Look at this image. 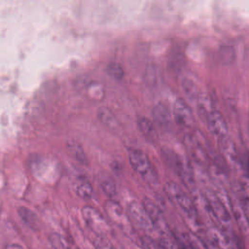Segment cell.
Here are the masks:
<instances>
[{
    "mask_svg": "<svg viewBox=\"0 0 249 249\" xmlns=\"http://www.w3.org/2000/svg\"><path fill=\"white\" fill-rule=\"evenodd\" d=\"M163 191L167 197L173 201L184 212L190 222L195 226V229H199V221L197 208L193 199L182 190L176 183L168 181L163 186Z\"/></svg>",
    "mask_w": 249,
    "mask_h": 249,
    "instance_id": "1",
    "label": "cell"
},
{
    "mask_svg": "<svg viewBox=\"0 0 249 249\" xmlns=\"http://www.w3.org/2000/svg\"><path fill=\"white\" fill-rule=\"evenodd\" d=\"M128 160L131 167L148 184L156 185L158 183L157 173L152 165L148 156L141 150L131 149L128 152Z\"/></svg>",
    "mask_w": 249,
    "mask_h": 249,
    "instance_id": "2",
    "label": "cell"
},
{
    "mask_svg": "<svg viewBox=\"0 0 249 249\" xmlns=\"http://www.w3.org/2000/svg\"><path fill=\"white\" fill-rule=\"evenodd\" d=\"M162 156L168 165L178 174L181 180L188 186H194V172L191 164L183 157L170 150H162Z\"/></svg>",
    "mask_w": 249,
    "mask_h": 249,
    "instance_id": "3",
    "label": "cell"
},
{
    "mask_svg": "<svg viewBox=\"0 0 249 249\" xmlns=\"http://www.w3.org/2000/svg\"><path fill=\"white\" fill-rule=\"evenodd\" d=\"M126 213L130 222L138 229L148 232V234H151L154 231H156V228L143 203L138 201H131L127 205Z\"/></svg>",
    "mask_w": 249,
    "mask_h": 249,
    "instance_id": "4",
    "label": "cell"
},
{
    "mask_svg": "<svg viewBox=\"0 0 249 249\" xmlns=\"http://www.w3.org/2000/svg\"><path fill=\"white\" fill-rule=\"evenodd\" d=\"M219 150L225 161L234 170L241 172L242 169V155L239 154L234 141L228 135L218 140Z\"/></svg>",
    "mask_w": 249,
    "mask_h": 249,
    "instance_id": "5",
    "label": "cell"
},
{
    "mask_svg": "<svg viewBox=\"0 0 249 249\" xmlns=\"http://www.w3.org/2000/svg\"><path fill=\"white\" fill-rule=\"evenodd\" d=\"M82 216L86 224L99 236H104L109 232V225L104 216L94 207L86 205L82 209Z\"/></svg>",
    "mask_w": 249,
    "mask_h": 249,
    "instance_id": "6",
    "label": "cell"
},
{
    "mask_svg": "<svg viewBox=\"0 0 249 249\" xmlns=\"http://www.w3.org/2000/svg\"><path fill=\"white\" fill-rule=\"evenodd\" d=\"M207 237L220 249H243L234 234H231L219 227L210 228L207 231Z\"/></svg>",
    "mask_w": 249,
    "mask_h": 249,
    "instance_id": "7",
    "label": "cell"
},
{
    "mask_svg": "<svg viewBox=\"0 0 249 249\" xmlns=\"http://www.w3.org/2000/svg\"><path fill=\"white\" fill-rule=\"evenodd\" d=\"M205 122L209 132L215 138H217V140L222 139L229 135L228 124L226 122L225 117L220 111L216 109L211 111L205 118Z\"/></svg>",
    "mask_w": 249,
    "mask_h": 249,
    "instance_id": "8",
    "label": "cell"
},
{
    "mask_svg": "<svg viewBox=\"0 0 249 249\" xmlns=\"http://www.w3.org/2000/svg\"><path fill=\"white\" fill-rule=\"evenodd\" d=\"M143 205L145 206L155 228L156 231L160 234V235H169V230H168V226L165 222V219L162 215L161 210L160 209V207L157 205V203L152 200L151 198L145 197L143 199Z\"/></svg>",
    "mask_w": 249,
    "mask_h": 249,
    "instance_id": "9",
    "label": "cell"
},
{
    "mask_svg": "<svg viewBox=\"0 0 249 249\" xmlns=\"http://www.w3.org/2000/svg\"><path fill=\"white\" fill-rule=\"evenodd\" d=\"M172 117L174 122L180 126L190 127L194 124L193 112L186 101L181 98L176 99L173 104Z\"/></svg>",
    "mask_w": 249,
    "mask_h": 249,
    "instance_id": "10",
    "label": "cell"
},
{
    "mask_svg": "<svg viewBox=\"0 0 249 249\" xmlns=\"http://www.w3.org/2000/svg\"><path fill=\"white\" fill-rule=\"evenodd\" d=\"M105 210L108 213L109 217L118 225H120L123 229L128 230L129 229V218L127 214L124 213L123 208L119 203H117L114 199H108L105 202Z\"/></svg>",
    "mask_w": 249,
    "mask_h": 249,
    "instance_id": "11",
    "label": "cell"
},
{
    "mask_svg": "<svg viewBox=\"0 0 249 249\" xmlns=\"http://www.w3.org/2000/svg\"><path fill=\"white\" fill-rule=\"evenodd\" d=\"M152 115L155 123L162 127L168 126L173 120L171 111L163 103H158L157 105H155L152 111Z\"/></svg>",
    "mask_w": 249,
    "mask_h": 249,
    "instance_id": "12",
    "label": "cell"
},
{
    "mask_svg": "<svg viewBox=\"0 0 249 249\" xmlns=\"http://www.w3.org/2000/svg\"><path fill=\"white\" fill-rule=\"evenodd\" d=\"M18 214L22 222L31 230L38 231L40 229V220L37 215L25 206H19L18 208Z\"/></svg>",
    "mask_w": 249,
    "mask_h": 249,
    "instance_id": "13",
    "label": "cell"
},
{
    "mask_svg": "<svg viewBox=\"0 0 249 249\" xmlns=\"http://www.w3.org/2000/svg\"><path fill=\"white\" fill-rule=\"evenodd\" d=\"M97 117L98 120L106 125L108 128L116 129L119 127V122L113 112L107 107H100L97 110Z\"/></svg>",
    "mask_w": 249,
    "mask_h": 249,
    "instance_id": "14",
    "label": "cell"
},
{
    "mask_svg": "<svg viewBox=\"0 0 249 249\" xmlns=\"http://www.w3.org/2000/svg\"><path fill=\"white\" fill-rule=\"evenodd\" d=\"M67 150H68V153L77 161H79L82 164H88V157L80 143H78L75 140H69L67 142Z\"/></svg>",
    "mask_w": 249,
    "mask_h": 249,
    "instance_id": "15",
    "label": "cell"
},
{
    "mask_svg": "<svg viewBox=\"0 0 249 249\" xmlns=\"http://www.w3.org/2000/svg\"><path fill=\"white\" fill-rule=\"evenodd\" d=\"M197 102V110L199 112V115L203 117L204 119L207 117V115L213 111L215 108L213 107L212 100L210 96L207 93L200 92L196 98Z\"/></svg>",
    "mask_w": 249,
    "mask_h": 249,
    "instance_id": "16",
    "label": "cell"
},
{
    "mask_svg": "<svg viewBox=\"0 0 249 249\" xmlns=\"http://www.w3.org/2000/svg\"><path fill=\"white\" fill-rule=\"evenodd\" d=\"M138 127L142 134L149 140H154L157 137L156 127L154 123L145 117H140L138 119Z\"/></svg>",
    "mask_w": 249,
    "mask_h": 249,
    "instance_id": "17",
    "label": "cell"
},
{
    "mask_svg": "<svg viewBox=\"0 0 249 249\" xmlns=\"http://www.w3.org/2000/svg\"><path fill=\"white\" fill-rule=\"evenodd\" d=\"M92 186L88 181H82L76 187L77 196L83 199H89L92 196Z\"/></svg>",
    "mask_w": 249,
    "mask_h": 249,
    "instance_id": "18",
    "label": "cell"
},
{
    "mask_svg": "<svg viewBox=\"0 0 249 249\" xmlns=\"http://www.w3.org/2000/svg\"><path fill=\"white\" fill-rule=\"evenodd\" d=\"M50 242L54 249H70L68 241L59 233L53 232L49 236Z\"/></svg>",
    "mask_w": 249,
    "mask_h": 249,
    "instance_id": "19",
    "label": "cell"
},
{
    "mask_svg": "<svg viewBox=\"0 0 249 249\" xmlns=\"http://www.w3.org/2000/svg\"><path fill=\"white\" fill-rule=\"evenodd\" d=\"M100 188L102 189L103 193L108 196V198L114 199L117 195V188L113 180H111L110 178L102 180L100 182Z\"/></svg>",
    "mask_w": 249,
    "mask_h": 249,
    "instance_id": "20",
    "label": "cell"
},
{
    "mask_svg": "<svg viewBox=\"0 0 249 249\" xmlns=\"http://www.w3.org/2000/svg\"><path fill=\"white\" fill-rule=\"evenodd\" d=\"M159 243L162 249H184L176 240V238H171L169 235H160Z\"/></svg>",
    "mask_w": 249,
    "mask_h": 249,
    "instance_id": "21",
    "label": "cell"
},
{
    "mask_svg": "<svg viewBox=\"0 0 249 249\" xmlns=\"http://www.w3.org/2000/svg\"><path fill=\"white\" fill-rule=\"evenodd\" d=\"M107 72L115 80H121L124 75L122 66L116 62H112L107 66Z\"/></svg>",
    "mask_w": 249,
    "mask_h": 249,
    "instance_id": "22",
    "label": "cell"
},
{
    "mask_svg": "<svg viewBox=\"0 0 249 249\" xmlns=\"http://www.w3.org/2000/svg\"><path fill=\"white\" fill-rule=\"evenodd\" d=\"M183 89H184L186 94L190 98H192V99H195V98L196 99L198 94L200 93V92L197 91V89H196V85L192 81H190L188 79L184 80V82H183Z\"/></svg>",
    "mask_w": 249,
    "mask_h": 249,
    "instance_id": "23",
    "label": "cell"
},
{
    "mask_svg": "<svg viewBox=\"0 0 249 249\" xmlns=\"http://www.w3.org/2000/svg\"><path fill=\"white\" fill-rule=\"evenodd\" d=\"M93 247L94 249H115L114 246L103 236L97 235L96 238L93 239Z\"/></svg>",
    "mask_w": 249,
    "mask_h": 249,
    "instance_id": "24",
    "label": "cell"
},
{
    "mask_svg": "<svg viewBox=\"0 0 249 249\" xmlns=\"http://www.w3.org/2000/svg\"><path fill=\"white\" fill-rule=\"evenodd\" d=\"M202 242H203V245H204V248L205 249H220L213 241H211L207 236L204 237V238H201Z\"/></svg>",
    "mask_w": 249,
    "mask_h": 249,
    "instance_id": "25",
    "label": "cell"
},
{
    "mask_svg": "<svg viewBox=\"0 0 249 249\" xmlns=\"http://www.w3.org/2000/svg\"><path fill=\"white\" fill-rule=\"evenodd\" d=\"M5 249H25L24 247H22L21 245L19 244H17V243H11V244H8L6 246Z\"/></svg>",
    "mask_w": 249,
    "mask_h": 249,
    "instance_id": "26",
    "label": "cell"
},
{
    "mask_svg": "<svg viewBox=\"0 0 249 249\" xmlns=\"http://www.w3.org/2000/svg\"><path fill=\"white\" fill-rule=\"evenodd\" d=\"M248 131H249V116H248Z\"/></svg>",
    "mask_w": 249,
    "mask_h": 249,
    "instance_id": "27",
    "label": "cell"
}]
</instances>
